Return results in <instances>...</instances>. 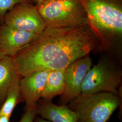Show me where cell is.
Masks as SVG:
<instances>
[{
	"instance_id": "6da1fadb",
	"label": "cell",
	"mask_w": 122,
	"mask_h": 122,
	"mask_svg": "<svg viewBox=\"0 0 122 122\" xmlns=\"http://www.w3.org/2000/svg\"><path fill=\"white\" fill-rule=\"evenodd\" d=\"M98 48L89 25L46 27L39 36L13 57L19 75L34 71L65 69L80 58Z\"/></svg>"
},
{
	"instance_id": "7a4b0ae2",
	"label": "cell",
	"mask_w": 122,
	"mask_h": 122,
	"mask_svg": "<svg viewBox=\"0 0 122 122\" xmlns=\"http://www.w3.org/2000/svg\"><path fill=\"white\" fill-rule=\"evenodd\" d=\"M99 51L122 64V0H79Z\"/></svg>"
},
{
	"instance_id": "3957f363",
	"label": "cell",
	"mask_w": 122,
	"mask_h": 122,
	"mask_svg": "<svg viewBox=\"0 0 122 122\" xmlns=\"http://www.w3.org/2000/svg\"><path fill=\"white\" fill-rule=\"evenodd\" d=\"M122 90L118 95L102 92L82 94L67 105L76 113L78 122H107L116 109L122 110Z\"/></svg>"
},
{
	"instance_id": "277c9868",
	"label": "cell",
	"mask_w": 122,
	"mask_h": 122,
	"mask_svg": "<svg viewBox=\"0 0 122 122\" xmlns=\"http://www.w3.org/2000/svg\"><path fill=\"white\" fill-rule=\"evenodd\" d=\"M122 82V64L104 53L87 72L82 84L81 94L106 92L118 95Z\"/></svg>"
},
{
	"instance_id": "5b68a950",
	"label": "cell",
	"mask_w": 122,
	"mask_h": 122,
	"mask_svg": "<svg viewBox=\"0 0 122 122\" xmlns=\"http://www.w3.org/2000/svg\"><path fill=\"white\" fill-rule=\"evenodd\" d=\"M37 9L46 27L88 25L86 13L79 0H46Z\"/></svg>"
},
{
	"instance_id": "8992f818",
	"label": "cell",
	"mask_w": 122,
	"mask_h": 122,
	"mask_svg": "<svg viewBox=\"0 0 122 122\" xmlns=\"http://www.w3.org/2000/svg\"><path fill=\"white\" fill-rule=\"evenodd\" d=\"M5 25L20 30L40 35L46 26L37 7L26 2L15 5L7 13Z\"/></svg>"
},
{
	"instance_id": "52a82bcc",
	"label": "cell",
	"mask_w": 122,
	"mask_h": 122,
	"mask_svg": "<svg viewBox=\"0 0 122 122\" xmlns=\"http://www.w3.org/2000/svg\"><path fill=\"white\" fill-rule=\"evenodd\" d=\"M92 65V58L88 55L74 61L66 68L65 90L60 96L59 105H67L81 94L83 81Z\"/></svg>"
},
{
	"instance_id": "ba28073f",
	"label": "cell",
	"mask_w": 122,
	"mask_h": 122,
	"mask_svg": "<svg viewBox=\"0 0 122 122\" xmlns=\"http://www.w3.org/2000/svg\"><path fill=\"white\" fill-rule=\"evenodd\" d=\"M49 72V71L47 70L34 71L20 80V91L25 102V111L36 109L37 103L42 97Z\"/></svg>"
},
{
	"instance_id": "9c48e42d",
	"label": "cell",
	"mask_w": 122,
	"mask_h": 122,
	"mask_svg": "<svg viewBox=\"0 0 122 122\" xmlns=\"http://www.w3.org/2000/svg\"><path fill=\"white\" fill-rule=\"evenodd\" d=\"M39 35L18 30L5 24L0 28V50L5 56L14 57Z\"/></svg>"
},
{
	"instance_id": "30bf717a",
	"label": "cell",
	"mask_w": 122,
	"mask_h": 122,
	"mask_svg": "<svg viewBox=\"0 0 122 122\" xmlns=\"http://www.w3.org/2000/svg\"><path fill=\"white\" fill-rule=\"evenodd\" d=\"M35 110L37 115L52 122H78L76 113L66 105H57L52 101L40 100Z\"/></svg>"
},
{
	"instance_id": "8fae6325",
	"label": "cell",
	"mask_w": 122,
	"mask_h": 122,
	"mask_svg": "<svg viewBox=\"0 0 122 122\" xmlns=\"http://www.w3.org/2000/svg\"><path fill=\"white\" fill-rule=\"evenodd\" d=\"M13 57L5 56L0 60V106L10 89L20 81Z\"/></svg>"
},
{
	"instance_id": "7c38bea8",
	"label": "cell",
	"mask_w": 122,
	"mask_h": 122,
	"mask_svg": "<svg viewBox=\"0 0 122 122\" xmlns=\"http://www.w3.org/2000/svg\"><path fill=\"white\" fill-rule=\"evenodd\" d=\"M65 69L49 71L42 98L52 101L54 97L61 96L64 92Z\"/></svg>"
},
{
	"instance_id": "4fadbf2b",
	"label": "cell",
	"mask_w": 122,
	"mask_h": 122,
	"mask_svg": "<svg viewBox=\"0 0 122 122\" xmlns=\"http://www.w3.org/2000/svg\"><path fill=\"white\" fill-rule=\"evenodd\" d=\"M21 100L23 99L20 91L19 81L9 90L3 103L0 106V115H5L10 118L16 105Z\"/></svg>"
},
{
	"instance_id": "5bb4252c",
	"label": "cell",
	"mask_w": 122,
	"mask_h": 122,
	"mask_svg": "<svg viewBox=\"0 0 122 122\" xmlns=\"http://www.w3.org/2000/svg\"><path fill=\"white\" fill-rule=\"evenodd\" d=\"M26 0H0V15H4L17 5L25 2Z\"/></svg>"
},
{
	"instance_id": "9a60e30c",
	"label": "cell",
	"mask_w": 122,
	"mask_h": 122,
	"mask_svg": "<svg viewBox=\"0 0 122 122\" xmlns=\"http://www.w3.org/2000/svg\"><path fill=\"white\" fill-rule=\"evenodd\" d=\"M37 115L35 109L25 111V113L22 115V117L19 122H33Z\"/></svg>"
},
{
	"instance_id": "2e32d148",
	"label": "cell",
	"mask_w": 122,
	"mask_h": 122,
	"mask_svg": "<svg viewBox=\"0 0 122 122\" xmlns=\"http://www.w3.org/2000/svg\"><path fill=\"white\" fill-rule=\"evenodd\" d=\"M52 122L49 120L45 119L44 118H42L41 117H39L38 116L37 117L36 116H35L34 122Z\"/></svg>"
},
{
	"instance_id": "e0dca14e",
	"label": "cell",
	"mask_w": 122,
	"mask_h": 122,
	"mask_svg": "<svg viewBox=\"0 0 122 122\" xmlns=\"http://www.w3.org/2000/svg\"><path fill=\"white\" fill-rule=\"evenodd\" d=\"M10 118L5 115H0V122H10Z\"/></svg>"
},
{
	"instance_id": "ac0fdd59",
	"label": "cell",
	"mask_w": 122,
	"mask_h": 122,
	"mask_svg": "<svg viewBox=\"0 0 122 122\" xmlns=\"http://www.w3.org/2000/svg\"><path fill=\"white\" fill-rule=\"evenodd\" d=\"M5 56V55L0 50V60Z\"/></svg>"
},
{
	"instance_id": "d6986e66",
	"label": "cell",
	"mask_w": 122,
	"mask_h": 122,
	"mask_svg": "<svg viewBox=\"0 0 122 122\" xmlns=\"http://www.w3.org/2000/svg\"><path fill=\"white\" fill-rule=\"evenodd\" d=\"M38 0L39 1V3H40H40L43 2L44 1H45L46 0Z\"/></svg>"
},
{
	"instance_id": "ffe728a7",
	"label": "cell",
	"mask_w": 122,
	"mask_h": 122,
	"mask_svg": "<svg viewBox=\"0 0 122 122\" xmlns=\"http://www.w3.org/2000/svg\"></svg>"
}]
</instances>
